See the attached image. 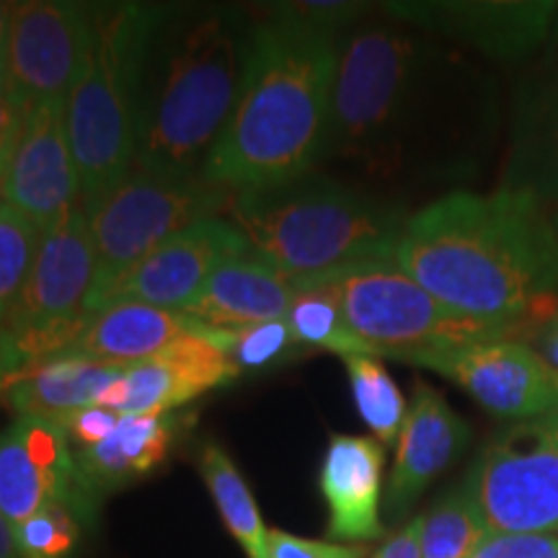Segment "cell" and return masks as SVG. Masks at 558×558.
<instances>
[{
    "label": "cell",
    "instance_id": "obj_1",
    "mask_svg": "<svg viewBox=\"0 0 558 558\" xmlns=\"http://www.w3.org/2000/svg\"><path fill=\"white\" fill-rule=\"evenodd\" d=\"M497 75L435 34L357 24L339 34L324 166L380 186L476 179L497 150Z\"/></svg>",
    "mask_w": 558,
    "mask_h": 558
},
{
    "label": "cell",
    "instance_id": "obj_2",
    "mask_svg": "<svg viewBox=\"0 0 558 558\" xmlns=\"http://www.w3.org/2000/svg\"><path fill=\"white\" fill-rule=\"evenodd\" d=\"M362 3L282 5L251 29L246 78L202 179L256 192L320 171L339 34Z\"/></svg>",
    "mask_w": 558,
    "mask_h": 558
},
{
    "label": "cell",
    "instance_id": "obj_3",
    "mask_svg": "<svg viewBox=\"0 0 558 558\" xmlns=\"http://www.w3.org/2000/svg\"><path fill=\"white\" fill-rule=\"evenodd\" d=\"M393 262L463 316L525 324L558 292V235L520 194L456 190L409 215Z\"/></svg>",
    "mask_w": 558,
    "mask_h": 558
},
{
    "label": "cell",
    "instance_id": "obj_4",
    "mask_svg": "<svg viewBox=\"0 0 558 558\" xmlns=\"http://www.w3.org/2000/svg\"><path fill=\"white\" fill-rule=\"evenodd\" d=\"M248 45L235 11L166 13L145 54L132 171L202 177L241 99Z\"/></svg>",
    "mask_w": 558,
    "mask_h": 558
},
{
    "label": "cell",
    "instance_id": "obj_5",
    "mask_svg": "<svg viewBox=\"0 0 558 558\" xmlns=\"http://www.w3.org/2000/svg\"><path fill=\"white\" fill-rule=\"evenodd\" d=\"M226 218L254 254L300 288L365 262H393L407 209L360 184L313 171L288 184L235 192Z\"/></svg>",
    "mask_w": 558,
    "mask_h": 558
},
{
    "label": "cell",
    "instance_id": "obj_6",
    "mask_svg": "<svg viewBox=\"0 0 558 558\" xmlns=\"http://www.w3.org/2000/svg\"><path fill=\"white\" fill-rule=\"evenodd\" d=\"M166 5H90L86 58L68 99V140L83 205H94L132 173L140 81Z\"/></svg>",
    "mask_w": 558,
    "mask_h": 558
},
{
    "label": "cell",
    "instance_id": "obj_7",
    "mask_svg": "<svg viewBox=\"0 0 558 558\" xmlns=\"http://www.w3.org/2000/svg\"><path fill=\"white\" fill-rule=\"evenodd\" d=\"M318 282L337 290L349 329L373 349L375 357L416 365L429 354L527 333L525 324H492L448 308L396 262L354 264Z\"/></svg>",
    "mask_w": 558,
    "mask_h": 558
},
{
    "label": "cell",
    "instance_id": "obj_8",
    "mask_svg": "<svg viewBox=\"0 0 558 558\" xmlns=\"http://www.w3.org/2000/svg\"><path fill=\"white\" fill-rule=\"evenodd\" d=\"M96 251L86 207L41 233L37 259L0 324V380L68 352L88 326Z\"/></svg>",
    "mask_w": 558,
    "mask_h": 558
},
{
    "label": "cell",
    "instance_id": "obj_9",
    "mask_svg": "<svg viewBox=\"0 0 558 558\" xmlns=\"http://www.w3.org/2000/svg\"><path fill=\"white\" fill-rule=\"evenodd\" d=\"M233 194L202 177L169 179L132 171L99 202L83 205L96 251L88 316L104 292L160 243L202 220L228 215Z\"/></svg>",
    "mask_w": 558,
    "mask_h": 558
},
{
    "label": "cell",
    "instance_id": "obj_10",
    "mask_svg": "<svg viewBox=\"0 0 558 558\" xmlns=\"http://www.w3.org/2000/svg\"><path fill=\"white\" fill-rule=\"evenodd\" d=\"M463 481L488 533H558V435L543 418L488 439Z\"/></svg>",
    "mask_w": 558,
    "mask_h": 558
},
{
    "label": "cell",
    "instance_id": "obj_11",
    "mask_svg": "<svg viewBox=\"0 0 558 558\" xmlns=\"http://www.w3.org/2000/svg\"><path fill=\"white\" fill-rule=\"evenodd\" d=\"M88 29V3H13L3 90L21 120H26L39 104L70 99L86 58Z\"/></svg>",
    "mask_w": 558,
    "mask_h": 558
},
{
    "label": "cell",
    "instance_id": "obj_12",
    "mask_svg": "<svg viewBox=\"0 0 558 558\" xmlns=\"http://www.w3.org/2000/svg\"><path fill=\"white\" fill-rule=\"evenodd\" d=\"M416 365L458 383L494 416L535 422L558 411V373L538 349L522 339L429 354Z\"/></svg>",
    "mask_w": 558,
    "mask_h": 558
},
{
    "label": "cell",
    "instance_id": "obj_13",
    "mask_svg": "<svg viewBox=\"0 0 558 558\" xmlns=\"http://www.w3.org/2000/svg\"><path fill=\"white\" fill-rule=\"evenodd\" d=\"M47 505H68L90 520L96 494L83 481L58 422L19 416L0 435V514L13 527Z\"/></svg>",
    "mask_w": 558,
    "mask_h": 558
},
{
    "label": "cell",
    "instance_id": "obj_14",
    "mask_svg": "<svg viewBox=\"0 0 558 558\" xmlns=\"http://www.w3.org/2000/svg\"><path fill=\"white\" fill-rule=\"evenodd\" d=\"M251 251L254 248L230 220H202L160 243L143 262L124 271L104 292L96 311L114 303H145L156 308L186 311L222 264Z\"/></svg>",
    "mask_w": 558,
    "mask_h": 558
},
{
    "label": "cell",
    "instance_id": "obj_15",
    "mask_svg": "<svg viewBox=\"0 0 558 558\" xmlns=\"http://www.w3.org/2000/svg\"><path fill=\"white\" fill-rule=\"evenodd\" d=\"M556 0H456V3H386L390 19L456 39L488 60L514 62L543 54Z\"/></svg>",
    "mask_w": 558,
    "mask_h": 558
},
{
    "label": "cell",
    "instance_id": "obj_16",
    "mask_svg": "<svg viewBox=\"0 0 558 558\" xmlns=\"http://www.w3.org/2000/svg\"><path fill=\"white\" fill-rule=\"evenodd\" d=\"M5 205L47 233L83 205L81 179L68 140V101H45L24 120L3 179Z\"/></svg>",
    "mask_w": 558,
    "mask_h": 558
},
{
    "label": "cell",
    "instance_id": "obj_17",
    "mask_svg": "<svg viewBox=\"0 0 558 558\" xmlns=\"http://www.w3.org/2000/svg\"><path fill=\"white\" fill-rule=\"evenodd\" d=\"M499 190L558 209V62L543 60L512 86Z\"/></svg>",
    "mask_w": 558,
    "mask_h": 558
},
{
    "label": "cell",
    "instance_id": "obj_18",
    "mask_svg": "<svg viewBox=\"0 0 558 558\" xmlns=\"http://www.w3.org/2000/svg\"><path fill=\"white\" fill-rule=\"evenodd\" d=\"M239 375V367L207 339V329L202 326L199 333L173 341L156 357L124 369L122 378L104 390L99 407L120 416L169 414L207 390L228 386Z\"/></svg>",
    "mask_w": 558,
    "mask_h": 558
},
{
    "label": "cell",
    "instance_id": "obj_19",
    "mask_svg": "<svg viewBox=\"0 0 558 558\" xmlns=\"http://www.w3.org/2000/svg\"><path fill=\"white\" fill-rule=\"evenodd\" d=\"M471 445V427L437 388L416 380L407 422L399 435L396 463L388 478L386 509L390 520H403L424 488Z\"/></svg>",
    "mask_w": 558,
    "mask_h": 558
},
{
    "label": "cell",
    "instance_id": "obj_20",
    "mask_svg": "<svg viewBox=\"0 0 558 558\" xmlns=\"http://www.w3.org/2000/svg\"><path fill=\"white\" fill-rule=\"evenodd\" d=\"M386 445L373 437L331 435L320 465V494L329 505L333 541H375L386 533L380 522Z\"/></svg>",
    "mask_w": 558,
    "mask_h": 558
},
{
    "label": "cell",
    "instance_id": "obj_21",
    "mask_svg": "<svg viewBox=\"0 0 558 558\" xmlns=\"http://www.w3.org/2000/svg\"><path fill=\"white\" fill-rule=\"evenodd\" d=\"M298 292L295 279L251 251L222 264L184 313L209 329L239 331L284 318Z\"/></svg>",
    "mask_w": 558,
    "mask_h": 558
},
{
    "label": "cell",
    "instance_id": "obj_22",
    "mask_svg": "<svg viewBox=\"0 0 558 558\" xmlns=\"http://www.w3.org/2000/svg\"><path fill=\"white\" fill-rule=\"evenodd\" d=\"M199 331L202 324L184 311L156 308L145 303H114L96 311L81 337L62 354L130 369L156 357L173 341Z\"/></svg>",
    "mask_w": 558,
    "mask_h": 558
},
{
    "label": "cell",
    "instance_id": "obj_23",
    "mask_svg": "<svg viewBox=\"0 0 558 558\" xmlns=\"http://www.w3.org/2000/svg\"><path fill=\"white\" fill-rule=\"evenodd\" d=\"M122 375L120 367L75 354H54L0 380V399L19 416L60 422L81 409L99 407L104 390Z\"/></svg>",
    "mask_w": 558,
    "mask_h": 558
},
{
    "label": "cell",
    "instance_id": "obj_24",
    "mask_svg": "<svg viewBox=\"0 0 558 558\" xmlns=\"http://www.w3.org/2000/svg\"><path fill=\"white\" fill-rule=\"evenodd\" d=\"M179 424L181 418L173 414L120 416V424L104 442L75 452L86 486L99 497L148 476L169 458Z\"/></svg>",
    "mask_w": 558,
    "mask_h": 558
},
{
    "label": "cell",
    "instance_id": "obj_25",
    "mask_svg": "<svg viewBox=\"0 0 558 558\" xmlns=\"http://www.w3.org/2000/svg\"><path fill=\"white\" fill-rule=\"evenodd\" d=\"M199 471L230 535L241 543L248 558H267L269 530L264 527L254 494L228 452L218 445H207L202 450Z\"/></svg>",
    "mask_w": 558,
    "mask_h": 558
},
{
    "label": "cell",
    "instance_id": "obj_26",
    "mask_svg": "<svg viewBox=\"0 0 558 558\" xmlns=\"http://www.w3.org/2000/svg\"><path fill=\"white\" fill-rule=\"evenodd\" d=\"M284 320H288L298 347L329 349L341 357H352V354L375 357L373 349L349 329L337 290L329 282H313L300 288Z\"/></svg>",
    "mask_w": 558,
    "mask_h": 558
},
{
    "label": "cell",
    "instance_id": "obj_27",
    "mask_svg": "<svg viewBox=\"0 0 558 558\" xmlns=\"http://www.w3.org/2000/svg\"><path fill=\"white\" fill-rule=\"evenodd\" d=\"M344 367L362 422L373 429L378 442L393 445L409 414V403L403 399L399 383L390 378L380 357L352 354V357H344Z\"/></svg>",
    "mask_w": 558,
    "mask_h": 558
},
{
    "label": "cell",
    "instance_id": "obj_28",
    "mask_svg": "<svg viewBox=\"0 0 558 558\" xmlns=\"http://www.w3.org/2000/svg\"><path fill=\"white\" fill-rule=\"evenodd\" d=\"M488 527L465 481L445 494L424 514L422 522V558H469Z\"/></svg>",
    "mask_w": 558,
    "mask_h": 558
},
{
    "label": "cell",
    "instance_id": "obj_29",
    "mask_svg": "<svg viewBox=\"0 0 558 558\" xmlns=\"http://www.w3.org/2000/svg\"><path fill=\"white\" fill-rule=\"evenodd\" d=\"M207 329V339L215 341L222 352L228 354L230 362L243 369H262L277 362L290 360L298 352V341L292 337L288 320H269V324L248 326V329L239 331H220V329Z\"/></svg>",
    "mask_w": 558,
    "mask_h": 558
},
{
    "label": "cell",
    "instance_id": "obj_30",
    "mask_svg": "<svg viewBox=\"0 0 558 558\" xmlns=\"http://www.w3.org/2000/svg\"><path fill=\"white\" fill-rule=\"evenodd\" d=\"M83 514L68 505H47L13 525L19 558H68L78 546Z\"/></svg>",
    "mask_w": 558,
    "mask_h": 558
},
{
    "label": "cell",
    "instance_id": "obj_31",
    "mask_svg": "<svg viewBox=\"0 0 558 558\" xmlns=\"http://www.w3.org/2000/svg\"><path fill=\"white\" fill-rule=\"evenodd\" d=\"M39 241L41 233L34 222L9 205L0 209V324L29 277Z\"/></svg>",
    "mask_w": 558,
    "mask_h": 558
},
{
    "label": "cell",
    "instance_id": "obj_32",
    "mask_svg": "<svg viewBox=\"0 0 558 558\" xmlns=\"http://www.w3.org/2000/svg\"><path fill=\"white\" fill-rule=\"evenodd\" d=\"M469 558H558V533H488Z\"/></svg>",
    "mask_w": 558,
    "mask_h": 558
},
{
    "label": "cell",
    "instance_id": "obj_33",
    "mask_svg": "<svg viewBox=\"0 0 558 558\" xmlns=\"http://www.w3.org/2000/svg\"><path fill=\"white\" fill-rule=\"evenodd\" d=\"M267 558H367L365 546H341V543L308 541L298 535L269 530Z\"/></svg>",
    "mask_w": 558,
    "mask_h": 558
},
{
    "label": "cell",
    "instance_id": "obj_34",
    "mask_svg": "<svg viewBox=\"0 0 558 558\" xmlns=\"http://www.w3.org/2000/svg\"><path fill=\"white\" fill-rule=\"evenodd\" d=\"M58 424L68 432L70 442L78 445L81 450H88L96 448L114 432L117 424H120V414L104 407H88L75 411V414H68Z\"/></svg>",
    "mask_w": 558,
    "mask_h": 558
},
{
    "label": "cell",
    "instance_id": "obj_35",
    "mask_svg": "<svg viewBox=\"0 0 558 558\" xmlns=\"http://www.w3.org/2000/svg\"><path fill=\"white\" fill-rule=\"evenodd\" d=\"M527 333H533L535 349L548 360V365L558 373V298L550 300L546 308H541L530 318Z\"/></svg>",
    "mask_w": 558,
    "mask_h": 558
},
{
    "label": "cell",
    "instance_id": "obj_36",
    "mask_svg": "<svg viewBox=\"0 0 558 558\" xmlns=\"http://www.w3.org/2000/svg\"><path fill=\"white\" fill-rule=\"evenodd\" d=\"M21 130H24V120H21L16 107L9 101V96L0 90V186H3L13 153H16Z\"/></svg>",
    "mask_w": 558,
    "mask_h": 558
},
{
    "label": "cell",
    "instance_id": "obj_37",
    "mask_svg": "<svg viewBox=\"0 0 558 558\" xmlns=\"http://www.w3.org/2000/svg\"><path fill=\"white\" fill-rule=\"evenodd\" d=\"M422 522L424 514H418L409 525H403L399 533L390 535L369 558H422Z\"/></svg>",
    "mask_w": 558,
    "mask_h": 558
},
{
    "label": "cell",
    "instance_id": "obj_38",
    "mask_svg": "<svg viewBox=\"0 0 558 558\" xmlns=\"http://www.w3.org/2000/svg\"><path fill=\"white\" fill-rule=\"evenodd\" d=\"M11 19H13V3H0V90H3V83H5V54H9Z\"/></svg>",
    "mask_w": 558,
    "mask_h": 558
},
{
    "label": "cell",
    "instance_id": "obj_39",
    "mask_svg": "<svg viewBox=\"0 0 558 558\" xmlns=\"http://www.w3.org/2000/svg\"><path fill=\"white\" fill-rule=\"evenodd\" d=\"M543 60L558 62V0L554 5V16H550L548 39H546V47H543Z\"/></svg>",
    "mask_w": 558,
    "mask_h": 558
},
{
    "label": "cell",
    "instance_id": "obj_40",
    "mask_svg": "<svg viewBox=\"0 0 558 558\" xmlns=\"http://www.w3.org/2000/svg\"><path fill=\"white\" fill-rule=\"evenodd\" d=\"M16 543H13V527L0 514V558H16Z\"/></svg>",
    "mask_w": 558,
    "mask_h": 558
},
{
    "label": "cell",
    "instance_id": "obj_41",
    "mask_svg": "<svg viewBox=\"0 0 558 558\" xmlns=\"http://www.w3.org/2000/svg\"><path fill=\"white\" fill-rule=\"evenodd\" d=\"M543 422H546V424H548V427H550V429H554V432H556V435H558V411H556V414H550V416H546V418H543Z\"/></svg>",
    "mask_w": 558,
    "mask_h": 558
},
{
    "label": "cell",
    "instance_id": "obj_42",
    "mask_svg": "<svg viewBox=\"0 0 558 558\" xmlns=\"http://www.w3.org/2000/svg\"><path fill=\"white\" fill-rule=\"evenodd\" d=\"M550 220H554V228H556V235H558V209L550 213Z\"/></svg>",
    "mask_w": 558,
    "mask_h": 558
},
{
    "label": "cell",
    "instance_id": "obj_43",
    "mask_svg": "<svg viewBox=\"0 0 558 558\" xmlns=\"http://www.w3.org/2000/svg\"><path fill=\"white\" fill-rule=\"evenodd\" d=\"M5 207V199H3V186H0V209Z\"/></svg>",
    "mask_w": 558,
    "mask_h": 558
}]
</instances>
